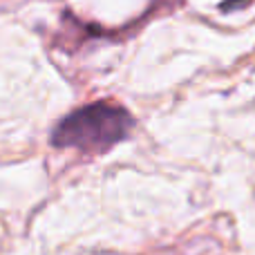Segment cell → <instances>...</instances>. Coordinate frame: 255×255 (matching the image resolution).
<instances>
[{"label": "cell", "instance_id": "6da1fadb", "mask_svg": "<svg viewBox=\"0 0 255 255\" xmlns=\"http://www.w3.org/2000/svg\"><path fill=\"white\" fill-rule=\"evenodd\" d=\"M132 117L126 108L110 101H97L70 112L52 132V145L76 148L81 152H106L132 128Z\"/></svg>", "mask_w": 255, "mask_h": 255}]
</instances>
